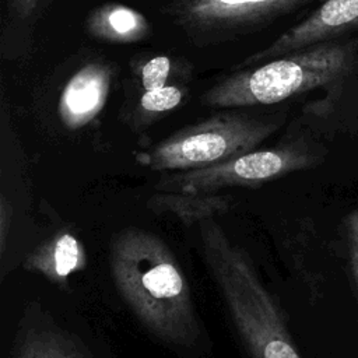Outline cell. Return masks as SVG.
<instances>
[{
  "instance_id": "obj_1",
  "label": "cell",
  "mask_w": 358,
  "mask_h": 358,
  "mask_svg": "<svg viewBox=\"0 0 358 358\" xmlns=\"http://www.w3.org/2000/svg\"><path fill=\"white\" fill-rule=\"evenodd\" d=\"M115 287L141 326L159 341L193 350L203 341L190 284L173 252L151 231L131 227L109 245Z\"/></svg>"
},
{
  "instance_id": "obj_2",
  "label": "cell",
  "mask_w": 358,
  "mask_h": 358,
  "mask_svg": "<svg viewBox=\"0 0 358 358\" xmlns=\"http://www.w3.org/2000/svg\"><path fill=\"white\" fill-rule=\"evenodd\" d=\"M201 255L246 358H301L249 253L214 220L199 222Z\"/></svg>"
},
{
  "instance_id": "obj_3",
  "label": "cell",
  "mask_w": 358,
  "mask_h": 358,
  "mask_svg": "<svg viewBox=\"0 0 358 358\" xmlns=\"http://www.w3.org/2000/svg\"><path fill=\"white\" fill-rule=\"evenodd\" d=\"M354 73H358V39H336L239 69L217 81L200 99L214 108L273 105Z\"/></svg>"
},
{
  "instance_id": "obj_4",
  "label": "cell",
  "mask_w": 358,
  "mask_h": 358,
  "mask_svg": "<svg viewBox=\"0 0 358 358\" xmlns=\"http://www.w3.org/2000/svg\"><path fill=\"white\" fill-rule=\"evenodd\" d=\"M284 120V113L221 112L137 152L136 161L162 173L207 168L256 150Z\"/></svg>"
},
{
  "instance_id": "obj_5",
  "label": "cell",
  "mask_w": 358,
  "mask_h": 358,
  "mask_svg": "<svg viewBox=\"0 0 358 358\" xmlns=\"http://www.w3.org/2000/svg\"><path fill=\"white\" fill-rule=\"evenodd\" d=\"M326 150L302 129L275 145L252 150L207 168L168 172L155 183L159 192L215 193L225 187H259L288 173L320 164Z\"/></svg>"
},
{
  "instance_id": "obj_6",
  "label": "cell",
  "mask_w": 358,
  "mask_h": 358,
  "mask_svg": "<svg viewBox=\"0 0 358 358\" xmlns=\"http://www.w3.org/2000/svg\"><path fill=\"white\" fill-rule=\"evenodd\" d=\"M312 0H172L165 14L199 45L228 41L274 22Z\"/></svg>"
},
{
  "instance_id": "obj_7",
  "label": "cell",
  "mask_w": 358,
  "mask_h": 358,
  "mask_svg": "<svg viewBox=\"0 0 358 358\" xmlns=\"http://www.w3.org/2000/svg\"><path fill=\"white\" fill-rule=\"evenodd\" d=\"M358 31V0H322L302 21L282 32L275 41L239 62L234 70L262 64L322 42L336 41Z\"/></svg>"
},
{
  "instance_id": "obj_8",
  "label": "cell",
  "mask_w": 358,
  "mask_h": 358,
  "mask_svg": "<svg viewBox=\"0 0 358 358\" xmlns=\"http://www.w3.org/2000/svg\"><path fill=\"white\" fill-rule=\"evenodd\" d=\"M322 98L305 105L301 124L323 136L358 130V73L323 88Z\"/></svg>"
},
{
  "instance_id": "obj_9",
  "label": "cell",
  "mask_w": 358,
  "mask_h": 358,
  "mask_svg": "<svg viewBox=\"0 0 358 358\" xmlns=\"http://www.w3.org/2000/svg\"><path fill=\"white\" fill-rule=\"evenodd\" d=\"M13 358H90L81 341L38 308L27 310L17 331Z\"/></svg>"
},
{
  "instance_id": "obj_10",
  "label": "cell",
  "mask_w": 358,
  "mask_h": 358,
  "mask_svg": "<svg viewBox=\"0 0 358 358\" xmlns=\"http://www.w3.org/2000/svg\"><path fill=\"white\" fill-rule=\"evenodd\" d=\"M112 81V70L101 63L80 69L66 84L59 99V116L70 129L91 122L103 108Z\"/></svg>"
},
{
  "instance_id": "obj_11",
  "label": "cell",
  "mask_w": 358,
  "mask_h": 358,
  "mask_svg": "<svg viewBox=\"0 0 358 358\" xmlns=\"http://www.w3.org/2000/svg\"><path fill=\"white\" fill-rule=\"evenodd\" d=\"M85 262L80 241L67 231L53 235L41 243L25 259V268L41 273L53 284H66L67 277L83 267Z\"/></svg>"
},
{
  "instance_id": "obj_12",
  "label": "cell",
  "mask_w": 358,
  "mask_h": 358,
  "mask_svg": "<svg viewBox=\"0 0 358 358\" xmlns=\"http://www.w3.org/2000/svg\"><path fill=\"white\" fill-rule=\"evenodd\" d=\"M155 213H171L185 224L200 222L229 208V199L217 193L161 192L147 201Z\"/></svg>"
},
{
  "instance_id": "obj_13",
  "label": "cell",
  "mask_w": 358,
  "mask_h": 358,
  "mask_svg": "<svg viewBox=\"0 0 358 358\" xmlns=\"http://www.w3.org/2000/svg\"><path fill=\"white\" fill-rule=\"evenodd\" d=\"M147 21L134 10L112 6L95 14L91 20V31L109 39L134 41L144 36Z\"/></svg>"
},
{
  "instance_id": "obj_14",
  "label": "cell",
  "mask_w": 358,
  "mask_h": 358,
  "mask_svg": "<svg viewBox=\"0 0 358 358\" xmlns=\"http://www.w3.org/2000/svg\"><path fill=\"white\" fill-rule=\"evenodd\" d=\"M183 99V90L176 85H165L158 90L144 91L140 96V109L144 115L155 116L175 109Z\"/></svg>"
},
{
  "instance_id": "obj_15",
  "label": "cell",
  "mask_w": 358,
  "mask_h": 358,
  "mask_svg": "<svg viewBox=\"0 0 358 358\" xmlns=\"http://www.w3.org/2000/svg\"><path fill=\"white\" fill-rule=\"evenodd\" d=\"M172 63L168 56H155L141 69V85L144 91L158 90L166 85Z\"/></svg>"
},
{
  "instance_id": "obj_16",
  "label": "cell",
  "mask_w": 358,
  "mask_h": 358,
  "mask_svg": "<svg viewBox=\"0 0 358 358\" xmlns=\"http://www.w3.org/2000/svg\"><path fill=\"white\" fill-rule=\"evenodd\" d=\"M13 215H14V208L11 206V201L6 197V194H1L0 197V252L1 257L6 253V246L13 224Z\"/></svg>"
},
{
  "instance_id": "obj_17",
  "label": "cell",
  "mask_w": 358,
  "mask_h": 358,
  "mask_svg": "<svg viewBox=\"0 0 358 358\" xmlns=\"http://www.w3.org/2000/svg\"><path fill=\"white\" fill-rule=\"evenodd\" d=\"M347 235H348V243H350L351 266H352L354 277L358 284V210H354L347 217Z\"/></svg>"
},
{
  "instance_id": "obj_18",
  "label": "cell",
  "mask_w": 358,
  "mask_h": 358,
  "mask_svg": "<svg viewBox=\"0 0 358 358\" xmlns=\"http://www.w3.org/2000/svg\"><path fill=\"white\" fill-rule=\"evenodd\" d=\"M39 3L41 0H7L10 11L18 18L31 17L36 11Z\"/></svg>"
}]
</instances>
